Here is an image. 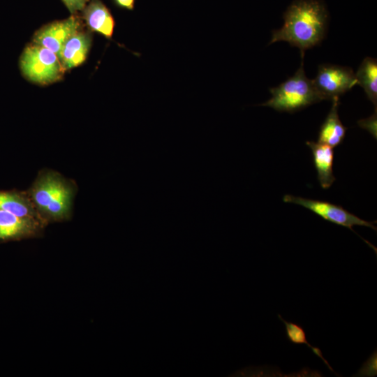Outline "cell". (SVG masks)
<instances>
[{"label":"cell","mask_w":377,"mask_h":377,"mask_svg":"<svg viewBox=\"0 0 377 377\" xmlns=\"http://www.w3.org/2000/svg\"><path fill=\"white\" fill-rule=\"evenodd\" d=\"M278 317L283 323L286 328V334L287 338L290 342L295 344L304 343V344L307 345L308 347L312 350L313 353L315 355H316L318 357H320L332 371H334V370L332 369L330 364L323 357L321 350L318 348L313 347L311 344L309 343L306 339V335L305 331L304 330L303 327H302L300 325L295 324L294 323L288 322L285 320L281 316V315H278Z\"/></svg>","instance_id":"obj_15"},{"label":"cell","mask_w":377,"mask_h":377,"mask_svg":"<svg viewBox=\"0 0 377 377\" xmlns=\"http://www.w3.org/2000/svg\"><path fill=\"white\" fill-rule=\"evenodd\" d=\"M19 66L25 79L43 86L60 81L65 72L57 54L33 43L24 48Z\"/></svg>","instance_id":"obj_4"},{"label":"cell","mask_w":377,"mask_h":377,"mask_svg":"<svg viewBox=\"0 0 377 377\" xmlns=\"http://www.w3.org/2000/svg\"><path fill=\"white\" fill-rule=\"evenodd\" d=\"M283 27L272 31L269 44L288 42L300 49L303 59L306 50L321 43L325 37L328 13L320 0H295L283 15Z\"/></svg>","instance_id":"obj_1"},{"label":"cell","mask_w":377,"mask_h":377,"mask_svg":"<svg viewBox=\"0 0 377 377\" xmlns=\"http://www.w3.org/2000/svg\"><path fill=\"white\" fill-rule=\"evenodd\" d=\"M28 195L44 221H59L70 215L74 188L58 173L45 172L38 177Z\"/></svg>","instance_id":"obj_2"},{"label":"cell","mask_w":377,"mask_h":377,"mask_svg":"<svg viewBox=\"0 0 377 377\" xmlns=\"http://www.w3.org/2000/svg\"><path fill=\"white\" fill-rule=\"evenodd\" d=\"M69 12L73 14H79L84 8L89 0H61Z\"/></svg>","instance_id":"obj_16"},{"label":"cell","mask_w":377,"mask_h":377,"mask_svg":"<svg viewBox=\"0 0 377 377\" xmlns=\"http://www.w3.org/2000/svg\"><path fill=\"white\" fill-rule=\"evenodd\" d=\"M119 8L132 10L135 6V0H113Z\"/></svg>","instance_id":"obj_18"},{"label":"cell","mask_w":377,"mask_h":377,"mask_svg":"<svg viewBox=\"0 0 377 377\" xmlns=\"http://www.w3.org/2000/svg\"><path fill=\"white\" fill-rule=\"evenodd\" d=\"M359 125L367 129L370 131L374 135H376V109L375 110V114H374L371 117L367 119H362L359 121Z\"/></svg>","instance_id":"obj_17"},{"label":"cell","mask_w":377,"mask_h":377,"mask_svg":"<svg viewBox=\"0 0 377 377\" xmlns=\"http://www.w3.org/2000/svg\"><path fill=\"white\" fill-rule=\"evenodd\" d=\"M311 152L318 180L324 189L329 188L336 180L333 173L334 148L313 141L306 142Z\"/></svg>","instance_id":"obj_11"},{"label":"cell","mask_w":377,"mask_h":377,"mask_svg":"<svg viewBox=\"0 0 377 377\" xmlns=\"http://www.w3.org/2000/svg\"><path fill=\"white\" fill-rule=\"evenodd\" d=\"M81 13L82 21L89 31L112 39L115 21L111 11L101 0H89Z\"/></svg>","instance_id":"obj_10"},{"label":"cell","mask_w":377,"mask_h":377,"mask_svg":"<svg viewBox=\"0 0 377 377\" xmlns=\"http://www.w3.org/2000/svg\"><path fill=\"white\" fill-rule=\"evenodd\" d=\"M313 84L323 100H334L358 84L353 69L329 64L318 66Z\"/></svg>","instance_id":"obj_5"},{"label":"cell","mask_w":377,"mask_h":377,"mask_svg":"<svg viewBox=\"0 0 377 377\" xmlns=\"http://www.w3.org/2000/svg\"><path fill=\"white\" fill-rule=\"evenodd\" d=\"M0 210L19 216L34 217L43 220L37 212L29 195L20 192L0 191Z\"/></svg>","instance_id":"obj_13"},{"label":"cell","mask_w":377,"mask_h":377,"mask_svg":"<svg viewBox=\"0 0 377 377\" xmlns=\"http://www.w3.org/2000/svg\"><path fill=\"white\" fill-rule=\"evenodd\" d=\"M84 22L79 14L66 19L55 20L43 25L34 34L32 43L54 52L57 56L67 39L83 29Z\"/></svg>","instance_id":"obj_7"},{"label":"cell","mask_w":377,"mask_h":377,"mask_svg":"<svg viewBox=\"0 0 377 377\" xmlns=\"http://www.w3.org/2000/svg\"><path fill=\"white\" fill-rule=\"evenodd\" d=\"M92 44L90 31L79 30L63 45L58 57L66 71L82 65L87 59Z\"/></svg>","instance_id":"obj_8"},{"label":"cell","mask_w":377,"mask_h":377,"mask_svg":"<svg viewBox=\"0 0 377 377\" xmlns=\"http://www.w3.org/2000/svg\"><path fill=\"white\" fill-rule=\"evenodd\" d=\"M339 98L332 100L330 111L321 125L318 142L334 148L343 141L346 128L341 123L338 114Z\"/></svg>","instance_id":"obj_12"},{"label":"cell","mask_w":377,"mask_h":377,"mask_svg":"<svg viewBox=\"0 0 377 377\" xmlns=\"http://www.w3.org/2000/svg\"><path fill=\"white\" fill-rule=\"evenodd\" d=\"M269 91L272 98L260 105L279 112H294L323 100L313 80L306 76L303 62L292 77Z\"/></svg>","instance_id":"obj_3"},{"label":"cell","mask_w":377,"mask_h":377,"mask_svg":"<svg viewBox=\"0 0 377 377\" xmlns=\"http://www.w3.org/2000/svg\"><path fill=\"white\" fill-rule=\"evenodd\" d=\"M355 74L358 85L364 90L376 108L377 105V61L374 58L366 57L360 65Z\"/></svg>","instance_id":"obj_14"},{"label":"cell","mask_w":377,"mask_h":377,"mask_svg":"<svg viewBox=\"0 0 377 377\" xmlns=\"http://www.w3.org/2000/svg\"><path fill=\"white\" fill-rule=\"evenodd\" d=\"M285 202H290L302 206L323 219L332 223L346 227L353 232V226H364L376 230L373 222L362 219L356 215L349 212L340 205L329 202L305 198L292 195H285L283 198Z\"/></svg>","instance_id":"obj_6"},{"label":"cell","mask_w":377,"mask_h":377,"mask_svg":"<svg viewBox=\"0 0 377 377\" xmlns=\"http://www.w3.org/2000/svg\"><path fill=\"white\" fill-rule=\"evenodd\" d=\"M44 222L40 219L19 216L0 210V241L19 239L35 235Z\"/></svg>","instance_id":"obj_9"}]
</instances>
